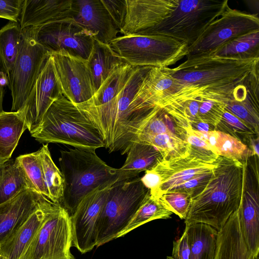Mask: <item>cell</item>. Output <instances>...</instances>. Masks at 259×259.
<instances>
[{"label":"cell","instance_id":"obj_1","mask_svg":"<svg viewBox=\"0 0 259 259\" xmlns=\"http://www.w3.org/2000/svg\"><path fill=\"white\" fill-rule=\"evenodd\" d=\"M178 66L166 67L168 73L182 84L176 94L162 104L196 98L222 101L233 99L234 91L259 72V58L238 59L211 54L187 56Z\"/></svg>","mask_w":259,"mask_h":259},{"label":"cell","instance_id":"obj_2","mask_svg":"<svg viewBox=\"0 0 259 259\" xmlns=\"http://www.w3.org/2000/svg\"><path fill=\"white\" fill-rule=\"evenodd\" d=\"M246 161L242 163L219 156L207 185L192 198L186 226L203 223L218 231L224 227L239 207Z\"/></svg>","mask_w":259,"mask_h":259},{"label":"cell","instance_id":"obj_3","mask_svg":"<svg viewBox=\"0 0 259 259\" xmlns=\"http://www.w3.org/2000/svg\"><path fill=\"white\" fill-rule=\"evenodd\" d=\"M152 67H135L119 93L103 105H76L99 131L109 152L126 154L144 120L133 112L131 104L145 75Z\"/></svg>","mask_w":259,"mask_h":259},{"label":"cell","instance_id":"obj_4","mask_svg":"<svg viewBox=\"0 0 259 259\" xmlns=\"http://www.w3.org/2000/svg\"><path fill=\"white\" fill-rule=\"evenodd\" d=\"M59 161L64 178L61 205L70 215L80 201L97 188L121 179L139 176L109 166L94 150L74 148L61 150Z\"/></svg>","mask_w":259,"mask_h":259},{"label":"cell","instance_id":"obj_5","mask_svg":"<svg viewBox=\"0 0 259 259\" xmlns=\"http://www.w3.org/2000/svg\"><path fill=\"white\" fill-rule=\"evenodd\" d=\"M30 134L41 143H59L94 150L105 147L93 122L64 95L51 105L38 127Z\"/></svg>","mask_w":259,"mask_h":259},{"label":"cell","instance_id":"obj_6","mask_svg":"<svg viewBox=\"0 0 259 259\" xmlns=\"http://www.w3.org/2000/svg\"><path fill=\"white\" fill-rule=\"evenodd\" d=\"M228 0H179L162 22L141 35H162L185 42L188 47L229 7Z\"/></svg>","mask_w":259,"mask_h":259},{"label":"cell","instance_id":"obj_7","mask_svg":"<svg viewBox=\"0 0 259 259\" xmlns=\"http://www.w3.org/2000/svg\"><path fill=\"white\" fill-rule=\"evenodd\" d=\"M109 45L133 67H168L188 54L186 43L162 35H122L114 39Z\"/></svg>","mask_w":259,"mask_h":259},{"label":"cell","instance_id":"obj_8","mask_svg":"<svg viewBox=\"0 0 259 259\" xmlns=\"http://www.w3.org/2000/svg\"><path fill=\"white\" fill-rule=\"evenodd\" d=\"M148 190L139 176L120 179L110 187L99 220L97 247L117 239Z\"/></svg>","mask_w":259,"mask_h":259},{"label":"cell","instance_id":"obj_9","mask_svg":"<svg viewBox=\"0 0 259 259\" xmlns=\"http://www.w3.org/2000/svg\"><path fill=\"white\" fill-rule=\"evenodd\" d=\"M71 215L54 204L20 259H74Z\"/></svg>","mask_w":259,"mask_h":259},{"label":"cell","instance_id":"obj_10","mask_svg":"<svg viewBox=\"0 0 259 259\" xmlns=\"http://www.w3.org/2000/svg\"><path fill=\"white\" fill-rule=\"evenodd\" d=\"M50 54L37 44L30 27L22 29L20 51L7 77L12 98L11 111L23 108L29 93Z\"/></svg>","mask_w":259,"mask_h":259},{"label":"cell","instance_id":"obj_11","mask_svg":"<svg viewBox=\"0 0 259 259\" xmlns=\"http://www.w3.org/2000/svg\"><path fill=\"white\" fill-rule=\"evenodd\" d=\"M30 28L36 42L50 55L65 54L87 60L92 51V35L70 18Z\"/></svg>","mask_w":259,"mask_h":259},{"label":"cell","instance_id":"obj_12","mask_svg":"<svg viewBox=\"0 0 259 259\" xmlns=\"http://www.w3.org/2000/svg\"><path fill=\"white\" fill-rule=\"evenodd\" d=\"M257 30H259L257 15L228 7L188 47L186 57L211 53L237 37Z\"/></svg>","mask_w":259,"mask_h":259},{"label":"cell","instance_id":"obj_13","mask_svg":"<svg viewBox=\"0 0 259 259\" xmlns=\"http://www.w3.org/2000/svg\"><path fill=\"white\" fill-rule=\"evenodd\" d=\"M190 146V151L187 155L162 160L153 167L161 179L160 186L153 196L159 197L162 194L171 191L214 168L219 156L211 151Z\"/></svg>","mask_w":259,"mask_h":259},{"label":"cell","instance_id":"obj_14","mask_svg":"<svg viewBox=\"0 0 259 259\" xmlns=\"http://www.w3.org/2000/svg\"><path fill=\"white\" fill-rule=\"evenodd\" d=\"M116 182L106 183L93 190L80 201L71 215L72 246L81 253L97 246L99 220L108 191Z\"/></svg>","mask_w":259,"mask_h":259},{"label":"cell","instance_id":"obj_15","mask_svg":"<svg viewBox=\"0 0 259 259\" xmlns=\"http://www.w3.org/2000/svg\"><path fill=\"white\" fill-rule=\"evenodd\" d=\"M258 159L245 163L243 192L238 208L242 236L249 251L259 254V192Z\"/></svg>","mask_w":259,"mask_h":259},{"label":"cell","instance_id":"obj_16","mask_svg":"<svg viewBox=\"0 0 259 259\" xmlns=\"http://www.w3.org/2000/svg\"><path fill=\"white\" fill-rule=\"evenodd\" d=\"M63 96L53 58L50 55L22 108L25 113L27 128L30 133L38 127L44 114L51 105Z\"/></svg>","mask_w":259,"mask_h":259},{"label":"cell","instance_id":"obj_17","mask_svg":"<svg viewBox=\"0 0 259 259\" xmlns=\"http://www.w3.org/2000/svg\"><path fill=\"white\" fill-rule=\"evenodd\" d=\"M182 83L172 77L165 68L152 67L146 74L132 100L131 108L145 118L155 106L178 92Z\"/></svg>","mask_w":259,"mask_h":259},{"label":"cell","instance_id":"obj_18","mask_svg":"<svg viewBox=\"0 0 259 259\" xmlns=\"http://www.w3.org/2000/svg\"><path fill=\"white\" fill-rule=\"evenodd\" d=\"M51 55L63 95L75 105L89 101L95 92L87 60L65 54Z\"/></svg>","mask_w":259,"mask_h":259},{"label":"cell","instance_id":"obj_19","mask_svg":"<svg viewBox=\"0 0 259 259\" xmlns=\"http://www.w3.org/2000/svg\"><path fill=\"white\" fill-rule=\"evenodd\" d=\"M179 0H125L126 15L120 32L141 35L159 24L177 7Z\"/></svg>","mask_w":259,"mask_h":259},{"label":"cell","instance_id":"obj_20","mask_svg":"<svg viewBox=\"0 0 259 259\" xmlns=\"http://www.w3.org/2000/svg\"><path fill=\"white\" fill-rule=\"evenodd\" d=\"M69 18L102 43L109 44L120 32L101 0H72Z\"/></svg>","mask_w":259,"mask_h":259},{"label":"cell","instance_id":"obj_21","mask_svg":"<svg viewBox=\"0 0 259 259\" xmlns=\"http://www.w3.org/2000/svg\"><path fill=\"white\" fill-rule=\"evenodd\" d=\"M46 199L35 191L26 189L1 204L0 245L14 234Z\"/></svg>","mask_w":259,"mask_h":259},{"label":"cell","instance_id":"obj_22","mask_svg":"<svg viewBox=\"0 0 259 259\" xmlns=\"http://www.w3.org/2000/svg\"><path fill=\"white\" fill-rule=\"evenodd\" d=\"M72 0H24L19 18L21 29L68 19Z\"/></svg>","mask_w":259,"mask_h":259},{"label":"cell","instance_id":"obj_23","mask_svg":"<svg viewBox=\"0 0 259 259\" xmlns=\"http://www.w3.org/2000/svg\"><path fill=\"white\" fill-rule=\"evenodd\" d=\"M55 203L46 199L16 231L0 245L3 259H20Z\"/></svg>","mask_w":259,"mask_h":259},{"label":"cell","instance_id":"obj_24","mask_svg":"<svg viewBox=\"0 0 259 259\" xmlns=\"http://www.w3.org/2000/svg\"><path fill=\"white\" fill-rule=\"evenodd\" d=\"M258 255L252 254L245 242L238 209L218 231L214 259H259Z\"/></svg>","mask_w":259,"mask_h":259},{"label":"cell","instance_id":"obj_25","mask_svg":"<svg viewBox=\"0 0 259 259\" xmlns=\"http://www.w3.org/2000/svg\"><path fill=\"white\" fill-rule=\"evenodd\" d=\"M124 63L109 44L94 39L87 66L95 93L107 77Z\"/></svg>","mask_w":259,"mask_h":259},{"label":"cell","instance_id":"obj_26","mask_svg":"<svg viewBox=\"0 0 259 259\" xmlns=\"http://www.w3.org/2000/svg\"><path fill=\"white\" fill-rule=\"evenodd\" d=\"M164 133L175 135L187 141L186 127L163 107L155 106L143 121L133 143L146 137Z\"/></svg>","mask_w":259,"mask_h":259},{"label":"cell","instance_id":"obj_27","mask_svg":"<svg viewBox=\"0 0 259 259\" xmlns=\"http://www.w3.org/2000/svg\"><path fill=\"white\" fill-rule=\"evenodd\" d=\"M27 126L23 109L0 114V156L10 159Z\"/></svg>","mask_w":259,"mask_h":259},{"label":"cell","instance_id":"obj_28","mask_svg":"<svg viewBox=\"0 0 259 259\" xmlns=\"http://www.w3.org/2000/svg\"><path fill=\"white\" fill-rule=\"evenodd\" d=\"M26 189L34 191L17 158L0 164V204Z\"/></svg>","mask_w":259,"mask_h":259},{"label":"cell","instance_id":"obj_29","mask_svg":"<svg viewBox=\"0 0 259 259\" xmlns=\"http://www.w3.org/2000/svg\"><path fill=\"white\" fill-rule=\"evenodd\" d=\"M186 227L190 249L189 259H214L218 231L203 223Z\"/></svg>","mask_w":259,"mask_h":259},{"label":"cell","instance_id":"obj_30","mask_svg":"<svg viewBox=\"0 0 259 259\" xmlns=\"http://www.w3.org/2000/svg\"><path fill=\"white\" fill-rule=\"evenodd\" d=\"M22 35V30L18 22L10 21L0 29V66L7 77L19 55Z\"/></svg>","mask_w":259,"mask_h":259},{"label":"cell","instance_id":"obj_31","mask_svg":"<svg viewBox=\"0 0 259 259\" xmlns=\"http://www.w3.org/2000/svg\"><path fill=\"white\" fill-rule=\"evenodd\" d=\"M135 68L126 63L120 66L107 77L89 101L77 105L93 107L108 102L122 90Z\"/></svg>","mask_w":259,"mask_h":259},{"label":"cell","instance_id":"obj_32","mask_svg":"<svg viewBox=\"0 0 259 259\" xmlns=\"http://www.w3.org/2000/svg\"><path fill=\"white\" fill-rule=\"evenodd\" d=\"M126 154L125 161L119 169L138 174L152 168L163 160L159 150L150 144L141 142L132 143Z\"/></svg>","mask_w":259,"mask_h":259},{"label":"cell","instance_id":"obj_33","mask_svg":"<svg viewBox=\"0 0 259 259\" xmlns=\"http://www.w3.org/2000/svg\"><path fill=\"white\" fill-rule=\"evenodd\" d=\"M172 213L160 199L152 195L148 190L139 208L126 227L118 235L117 238L124 236L150 221L170 218Z\"/></svg>","mask_w":259,"mask_h":259},{"label":"cell","instance_id":"obj_34","mask_svg":"<svg viewBox=\"0 0 259 259\" xmlns=\"http://www.w3.org/2000/svg\"><path fill=\"white\" fill-rule=\"evenodd\" d=\"M259 80L249 88L245 98L230 100L226 104V110L245 122L258 134Z\"/></svg>","mask_w":259,"mask_h":259},{"label":"cell","instance_id":"obj_35","mask_svg":"<svg viewBox=\"0 0 259 259\" xmlns=\"http://www.w3.org/2000/svg\"><path fill=\"white\" fill-rule=\"evenodd\" d=\"M209 54L219 57L243 59L258 58L259 30L237 37Z\"/></svg>","mask_w":259,"mask_h":259},{"label":"cell","instance_id":"obj_36","mask_svg":"<svg viewBox=\"0 0 259 259\" xmlns=\"http://www.w3.org/2000/svg\"><path fill=\"white\" fill-rule=\"evenodd\" d=\"M45 183L50 200L60 204L64 189V178L61 170L54 162L48 144L39 149Z\"/></svg>","mask_w":259,"mask_h":259},{"label":"cell","instance_id":"obj_37","mask_svg":"<svg viewBox=\"0 0 259 259\" xmlns=\"http://www.w3.org/2000/svg\"><path fill=\"white\" fill-rule=\"evenodd\" d=\"M211 152L218 156L243 162L252 156L249 147L234 137L215 130Z\"/></svg>","mask_w":259,"mask_h":259},{"label":"cell","instance_id":"obj_38","mask_svg":"<svg viewBox=\"0 0 259 259\" xmlns=\"http://www.w3.org/2000/svg\"><path fill=\"white\" fill-rule=\"evenodd\" d=\"M16 158L25 171L33 190L50 200L39 150L31 153L20 155Z\"/></svg>","mask_w":259,"mask_h":259},{"label":"cell","instance_id":"obj_39","mask_svg":"<svg viewBox=\"0 0 259 259\" xmlns=\"http://www.w3.org/2000/svg\"><path fill=\"white\" fill-rule=\"evenodd\" d=\"M216 130L228 134L242 142L243 141L248 143L251 138L258 135L250 126L227 110L224 111Z\"/></svg>","mask_w":259,"mask_h":259},{"label":"cell","instance_id":"obj_40","mask_svg":"<svg viewBox=\"0 0 259 259\" xmlns=\"http://www.w3.org/2000/svg\"><path fill=\"white\" fill-rule=\"evenodd\" d=\"M158 198L172 213L185 220L189 210L192 197L185 192L171 191L165 192Z\"/></svg>","mask_w":259,"mask_h":259},{"label":"cell","instance_id":"obj_41","mask_svg":"<svg viewBox=\"0 0 259 259\" xmlns=\"http://www.w3.org/2000/svg\"><path fill=\"white\" fill-rule=\"evenodd\" d=\"M201 99L198 112L199 120L211 124L216 128L226 110V103L215 100Z\"/></svg>","mask_w":259,"mask_h":259},{"label":"cell","instance_id":"obj_42","mask_svg":"<svg viewBox=\"0 0 259 259\" xmlns=\"http://www.w3.org/2000/svg\"><path fill=\"white\" fill-rule=\"evenodd\" d=\"M213 169L185 182L172 191L185 192L189 193L192 198L195 197L199 194L207 185L212 175Z\"/></svg>","mask_w":259,"mask_h":259},{"label":"cell","instance_id":"obj_43","mask_svg":"<svg viewBox=\"0 0 259 259\" xmlns=\"http://www.w3.org/2000/svg\"><path fill=\"white\" fill-rule=\"evenodd\" d=\"M101 2L120 30L126 15L125 0H101Z\"/></svg>","mask_w":259,"mask_h":259},{"label":"cell","instance_id":"obj_44","mask_svg":"<svg viewBox=\"0 0 259 259\" xmlns=\"http://www.w3.org/2000/svg\"><path fill=\"white\" fill-rule=\"evenodd\" d=\"M24 0H0V18L18 22Z\"/></svg>","mask_w":259,"mask_h":259},{"label":"cell","instance_id":"obj_45","mask_svg":"<svg viewBox=\"0 0 259 259\" xmlns=\"http://www.w3.org/2000/svg\"><path fill=\"white\" fill-rule=\"evenodd\" d=\"M189 255L187 229L185 227L182 236L174 241L171 255L167 256L166 259H189Z\"/></svg>","mask_w":259,"mask_h":259},{"label":"cell","instance_id":"obj_46","mask_svg":"<svg viewBox=\"0 0 259 259\" xmlns=\"http://www.w3.org/2000/svg\"><path fill=\"white\" fill-rule=\"evenodd\" d=\"M141 180L152 195L155 194L161 184L160 176L153 168L145 171Z\"/></svg>","mask_w":259,"mask_h":259},{"label":"cell","instance_id":"obj_47","mask_svg":"<svg viewBox=\"0 0 259 259\" xmlns=\"http://www.w3.org/2000/svg\"><path fill=\"white\" fill-rule=\"evenodd\" d=\"M190 127L193 130L203 133L216 130V128L214 126L202 121L193 123L190 125Z\"/></svg>","mask_w":259,"mask_h":259},{"label":"cell","instance_id":"obj_48","mask_svg":"<svg viewBox=\"0 0 259 259\" xmlns=\"http://www.w3.org/2000/svg\"><path fill=\"white\" fill-rule=\"evenodd\" d=\"M6 75L2 71L1 66H0V114L3 113L4 111L3 108V102L4 99V84H5V79L6 78L7 76H5Z\"/></svg>","mask_w":259,"mask_h":259},{"label":"cell","instance_id":"obj_49","mask_svg":"<svg viewBox=\"0 0 259 259\" xmlns=\"http://www.w3.org/2000/svg\"><path fill=\"white\" fill-rule=\"evenodd\" d=\"M6 160H5L4 159H3L1 156H0V164H1L2 163H4V162H5Z\"/></svg>","mask_w":259,"mask_h":259},{"label":"cell","instance_id":"obj_50","mask_svg":"<svg viewBox=\"0 0 259 259\" xmlns=\"http://www.w3.org/2000/svg\"><path fill=\"white\" fill-rule=\"evenodd\" d=\"M0 259H3V258L2 257L0 256Z\"/></svg>","mask_w":259,"mask_h":259}]
</instances>
